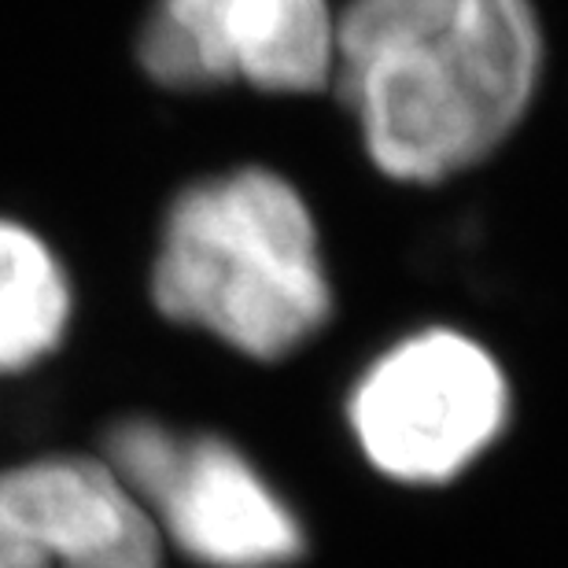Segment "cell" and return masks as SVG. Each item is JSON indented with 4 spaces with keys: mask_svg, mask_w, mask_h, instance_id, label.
<instances>
[{
    "mask_svg": "<svg viewBox=\"0 0 568 568\" xmlns=\"http://www.w3.org/2000/svg\"><path fill=\"white\" fill-rule=\"evenodd\" d=\"M542 78L531 0H351L333 82L369 163L403 185L480 166L528 115Z\"/></svg>",
    "mask_w": 568,
    "mask_h": 568,
    "instance_id": "6da1fadb",
    "label": "cell"
},
{
    "mask_svg": "<svg viewBox=\"0 0 568 568\" xmlns=\"http://www.w3.org/2000/svg\"><path fill=\"white\" fill-rule=\"evenodd\" d=\"M152 303L255 362L288 358L333 317L322 241L303 192L266 166L181 189L163 214Z\"/></svg>",
    "mask_w": 568,
    "mask_h": 568,
    "instance_id": "7a4b0ae2",
    "label": "cell"
},
{
    "mask_svg": "<svg viewBox=\"0 0 568 568\" xmlns=\"http://www.w3.org/2000/svg\"><path fill=\"white\" fill-rule=\"evenodd\" d=\"M509 381L480 339L447 325L395 339L347 395L362 458L406 487L462 476L509 425Z\"/></svg>",
    "mask_w": 568,
    "mask_h": 568,
    "instance_id": "3957f363",
    "label": "cell"
},
{
    "mask_svg": "<svg viewBox=\"0 0 568 568\" xmlns=\"http://www.w3.org/2000/svg\"><path fill=\"white\" fill-rule=\"evenodd\" d=\"M155 85H252L306 97L333 82L336 11L328 0H155L138 33Z\"/></svg>",
    "mask_w": 568,
    "mask_h": 568,
    "instance_id": "277c9868",
    "label": "cell"
},
{
    "mask_svg": "<svg viewBox=\"0 0 568 568\" xmlns=\"http://www.w3.org/2000/svg\"><path fill=\"white\" fill-rule=\"evenodd\" d=\"M144 514L159 536L207 568H284L306 550L303 520L270 476L214 432H181Z\"/></svg>",
    "mask_w": 568,
    "mask_h": 568,
    "instance_id": "5b68a950",
    "label": "cell"
},
{
    "mask_svg": "<svg viewBox=\"0 0 568 568\" xmlns=\"http://www.w3.org/2000/svg\"><path fill=\"white\" fill-rule=\"evenodd\" d=\"M155 525L104 458L41 454L0 473V568H71Z\"/></svg>",
    "mask_w": 568,
    "mask_h": 568,
    "instance_id": "8992f818",
    "label": "cell"
},
{
    "mask_svg": "<svg viewBox=\"0 0 568 568\" xmlns=\"http://www.w3.org/2000/svg\"><path fill=\"white\" fill-rule=\"evenodd\" d=\"M71 314L74 288L60 255L30 225L0 219V377L60 351Z\"/></svg>",
    "mask_w": 568,
    "mask_h": 568,
    "instance_id": "52a82bcc",
    "label": "cell"
},
{
    "mask_svg": "<svg viewBox=\"0 0 568 568\" xmlns=\"http://www.w3.org/2000/svg\"><path fill=\"white\" fill-rule=\"evenodd\" d=\"M71 568H163V536H159L155 525H144L130 539L93 554V558L74 561Z\"/></svg>",
    "mask_w": 568,
    "mask_h": 568,
    "instance_id": "ba28073f",
    "label": "cell"
}]
</instances>
